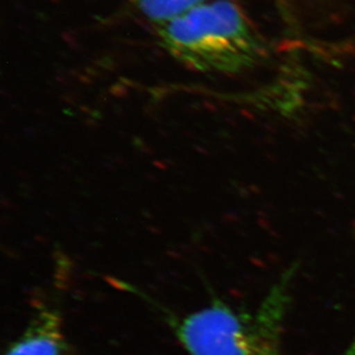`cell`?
Here are the masks:
<instances>
[{
  "instance_id": "6da1fadb",
  "label": "cell",
  "mask_w": 355,
  "mask_h": 355,
  "mask_svg": "<svg viewBox=\"0 0 355 355\" xmlns=\"http://www.w3.org/2000/svg\"><path fill=\"white\" fill-rule=\"evenodd\" d=\"M160 46L200 73L239 74L265 57L266 46L232 0H208L157 27Z\"/></svg>"
},
{
  "instance_id": "7a4b0ae2",
  "label": "cell",
  "mask_w": 355,
  "mask_h": 355,
  "mask_svg": "<svg viewBox=\"0 0 355 355\" xmlns=\"http://www.w3.org/2000/svg\"><path fill=\"white\" fill-rule=\"evenodd\" d=\"M293 272H285L253 312L214 302L182 318L176 335L190 355H282Z\"/></svg>"
},
{
  "instance_id": "3957f363",
  "label": "cell",
  "mask_w": 355,
  "mask_h": 355,
  "mask_svg": "<svg viewBox=\"0 0 355 355\" xmlns=\"http://www.w3.org/2000/svg\"><path fill=\"white\" fill-rule=\"evenodd\" d=\"M5 355H74L66 338L62 318L50 307L38 311L24 334Z\"/></svg>"
},
{
  "instance_id": "277c9868",
  "label": "cell",
  "mask_w": 355,
  "mask_h": 355,
  "mask_svg": "<svg viewBox=\"0 0 355 355\" xmlns=\"http://www.w3.org/2000/svg\"><path fill=\"white\" fill-rule=\"evenodd\" d=\"M208 0H132L138 12L157 27Z\"/></svg>"
},
{
  "instance_id": "5b68a950",
  "label": "cell",
  "mask_w": 355,
  "mask_h": 355,
  "mask_svg": "<svg viewBox=\"0 0 355 355\" xmlns=\"http://www.w3.org/2000/svg\"><path fill=\"white\" fill-rule=\"evenodd\" d=\"M340 355H355V334L352 340L349 343V345L346 347L345 351H343Z\"/></svg>"
}]
</instances>
